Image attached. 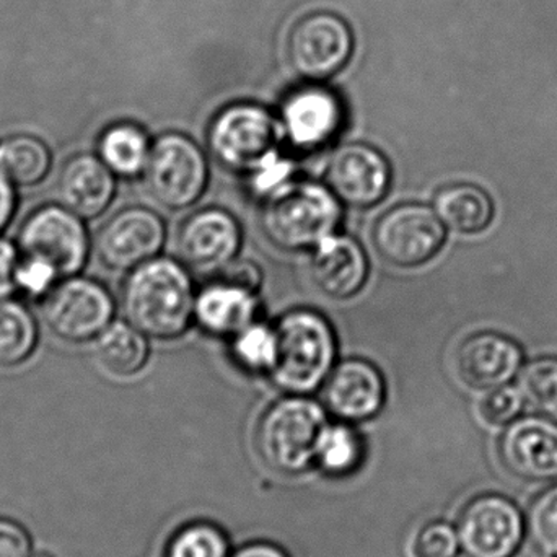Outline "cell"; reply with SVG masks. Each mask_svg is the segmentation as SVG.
Here are the masks:
<instances>
[{
  "instance_id": "30bf717a",
  "label": "cell",
  "mask_w": 557,
  "mask_h": 557,
  "mask_svg": "<svg viewBox=\"0 0 557 557\" xmlns=\"http://www.w3.org/2000/svg\"><path fill=\"white\" fill-rule=\"evenodd\" d=\"M354 52L349 23L333 12H313L294 26L288 39V61L300 77L327 81L339 74Z\"/></svg>"
},
{
  "instance_id": "4316f807",
  "label": "cell",
  "mask_w": 557,
  "mask_h": 557,
  "mask_svg": "<svg viewBox=\"0 0 557 557\" xmlns=\"http://www.w3.org/2000/svg\"><path fill=\"white\" fill-rule=\"evenodd\" d=\"M362 438L346 422L326 424L318 441L314 463L333 478L349 476L359 470L363 461Z\"/></svg>"
},
{
  "instance_id": "f1b7e54d",
  "label": "cell",
  "mask_w": 557,
  "mask_h": 557,
  "mask_svg": "<svg viewBox=\"0 0 557 557\" xmlns=\"http://www.w3.org/2000/svg\"><path fill=\"white\" fill-rule=\"evenodd\" d=\"M228 540L214 523L193 522L170 540L166 557H231Z\"/></svg>"
},
{
  "instance_id": "ffe728a7",
  "label": "cell",
  "mask_w": 557,
  "mask_h": 557,
  "mask_svg": "<svg viewBox=\"0 0 557 557\" xmlns=\"http://www.w3.org/2000/svg\"><path fill=\"white\" fill-rule=\"evenodd\" d=\"M59 201L82 219H95L110 208L116 195V175L98 156L78 153L62 165Z\"/></svg>"
},
{
  "instance_id": "603a6c76",
  "label": "cell",
  "mask_w": 557,
  "mask_h": 557,
  "mask_svg": "<svg viewBox=\"0 0 557 557\" xmlns=\"http://www.w3.org/2000/svg\"><path fill=\"white\" fill-rule=\"evenodd\" d=\"M152 144L143 127L117 123L108 127L98 140V157L116 176L136 178L146 172Z\"/></svg>"
},
{
  "instance_id": "9c48e42d",
  "label": "cell",
  "mask_w": 557,
  "mask_h": 557,
  "mask_svg": "<svg viewBox=\"0 0 557 557\" xmlns=\"http://www.w3.org/2000/svg\"><path fill=\"white\" fill-rule=\"evenodd\" d=\"M445 225L434 209L416 202L395 206L373 228V244L393 267L418 268L437 257L445 244Z\"/></svg>"
},
{
  "instance_id": "e0dca14e",
  "label": "cell",
  "mask_w": 557,
  "mask_h": 557,
  "mask_svg": "<svg viewBox=\"0 0 557 557\" xmlns=\"http://www.w3.org/2000/svg\"><path fill=\"white\" fill-rule=\"evenodd\" d=\"M386 386L380 370L369 360L347 359L334 367L324 385L327 411L343 422L375 418L385 403Z\"/></svg>"
},
{
  "instance_id": "d4e9b609",
  "label": "cell",
  "mask_w": 557,
  "mask_h": 557,
  "mask_svg": "<svg viewBox=\"0 0 557 557\" xmlns=\"http://www.w3.org/2000/svg\"><path fill=\"white\" fill-rule=\"evenodd\" d=\"M51 163V152L38 137L16 134L0 143V172L15 186L39 185Z\"/></svg>"
},
{
  "instance_id": "d6a6232c",
  "label": "cell",
  "mask_w": 557,
  "mask_h": 557,
  "mask_svg": "<svg viewBox=\"0 0 557 557\" xmlns=\"http://www.w3.org/2000/svg\"><path fill=\"white\" fill-rule=\"evenodd\" d=\"M525 395L512 385L491 389L481 403V414L493 425H507L516 421L525 408Z\"/></svg>"
},
{
  "instance_id": "7c38bea8",
  "label": "cell",
  "mask_w": 557,
  "mask_h": 557,
  "mask_svg": "<svg viewBox=\"0 0 557 557\" xmlns=\"http://www.w3.org/2000/svg\"><path fill=\"white\" fill-rule=\"evenodd\" d=\"M165 224L147 208H126L113 215L97 235V255L113 271H133L159 257L165 244Z\"/></svg>"
},
{
  "instance_id": "5bb4252c",
  "label": "cell",
  "mask_w": 557,
  "mask_h": 557,
  "mask_svg": "<svg viewBox=\"0 0 557 557\" xmlns=\"http://www.w3.org/2000/svg\"><path fill=\"white\" fill-rule=\"evenodd\" d=\"M327 186L343 205L373 208L388 195L392 166L388 159L369 144H347L331 157Z\"/></svg>"
},
{
  "instance_id": "f546056e",
  "label": "cell",
  "mask_w": 557,
  "mask_h": 557,
  "mask_svg": "<svg viewBox=\"0 0 557 557\" xmlns=\"http://www.w3.org/2000/svg\"><path fill=\"white\" fill-rule=\"evenodd\" d=\"M234 356L244 369L270 373L276 359L274 326L255 321L234 337Z\"/></svg>"
},
{
  "instance_id": "f35d334b",
  "label": "cell",
  "mask_w": 557,
  "mask_h": 557,
  "mask_svg": "<svg viewBox=\"0 0 557 557\" xmlns=\"http://www.w3.org/2000/svg\"><path fill=\"white\" fill-rule=\"evenodd\" d=\"M231 557H288L284 549L273 545V543H250L242 546Z\"/></svg>"
},
{
  "instance_id": "6da1fadb",
  "label": "cell",
  "mask_w": 557,
  "mask_h": 557,
  "mask_svg": "<svg viewBox=\"0 0 557 557\" xmlns=\"http://www.w3.org/2000/svg\"><path fill=\"white\" fill-rule=\"evenodd\" d=\"M127 321L146 336H182L196 313V294L186 267L172 258H153L134 268L124 282Z\"/></svg>"
},
{
  "instance_id": "7402d4cb",
  "label": "cell",
  "mask_w": 557,
  "mask_h": 557,
  "mask_svg": "<svg viewBox=\"0 0 557 557\" xmlns=\"http://www.w3.org/2000/svg\"><path fill=\"white\" fill-rule=\"evenodd\" d=\"M438 219L457 234H480L494 219L493 198L473 183L445 186L434 199Z\"/></svg>"
},
{
  "instance_id": "8fae6325",
  "label": "cell",
  "mask_w": 557,
  "mask_h": 557,
  "mask_svg": "<svg viewBox=\"0 0 557 557\" xmlns=\"http://www.w3.org/2000/svg\"><path fill=\"white\" fill-rule=\"evenodd\" d=\"M457 532L467 557H513L525 539L527 523L512 500L483 494L461 510Z\"/></svg>"
},
{
  "instance_id": "2e32d148",
  "label": "cell",
  "mask_w": 557,
  "mask_h": 557,
  "mask_svg": "<svg viewBox=\"0 0 557 557\" xmlns=\"http://www.w3.org/2000/svg\"><path fill=\"white\" fill-rule=\"evenodd\" d=\"M504 467L525 481L545 483L557 478V422L546 416H523L500 435Z\"/></svg>"
},
{
  "instance_id": "ab89813d",
  "label": "cell",
  "mask_w": 557,
  "mask_h": 557,
  "mask_svg": "<svg viewBox=\"0 0 557 557\" xmlns=\"http://www.w3.org/2000/svg\"><path fill=\"white\" fill-rule=\"evenodd\" d=\"M32 557H54V556H52L51 553L41 552V553H36V555H32Z\"/></svg>"
},
{
  "instance_id": "ba28073f",
  "label": "cell",
  "mask_w": 557,
  "mask_h": 557,
  "mask_svg": "<svg viewBox=\"0 0 557 557\" xmlns=\"http://www.w3.org/2000/svg\"><path fill=\"white\" fill-rule=\"evenodd\" d=\"M42 313L59 339L88 343L113 323L114 301L100 282L72 276L55 284L46 295Z\"/></svg>"
},
{
  "instance_id": "1f68e13d",
  "label": "cell",
  "mask_w": 557,
  "mask_h": 557,
  "mask_svg": "<svg viewBox=\"0 0 557 557\" xmlns=\"http://www.w3.org/2000/svg\"><path fill=\"white\" fill-rule=\"evenodd\" d=\"M461 552L458 532L447 522H429L412 540V557H458Z\"/></svg>"
},
{
  "instance_id": "4fadbf2b",
  "label": "cell",
  "mask_w": 557,
  "mask_h": 557,
  "mask_svg": "<svg viewBox=\"0 0 557 557\" xmlns=\"http://www.w3.org/2000/svg\"><path fill=\"white\" fill-rule=\"evenodd\" d=\"M176 247L186 268L201 274H221L240 251V224L224 209H202L186 219Z\"/></svg>"
},
{
  "instance_id": "74e56055",
  "label": "cell",
  "mask_w": 557,
  "mask_h": 557,
  "mask_svg": "<svg viewBox=\"0 0 557 557\" xmlns=\"http://www.w3.org/2000/svg\"><path fill=\"white\" fill-rule=\"evenodd\" d=\"M13 183L0 172V234L10 224L16 209V195Z\"/></svg>"
},
{
  "instance_id": "44dd1931",
  "label": "cell",
  "mask_w": 557,
  "mask_h": 557,
  "mask_svg": "<svg viewBox=\"0 0 557 557\" xmlns=\"http://www.w3.org/2000/svg\"><path fill=\"white\" fill-rule=\"evenodd\" d=\"M257 292L227 278L219 277L196 297L195 318L215 336H237L257 321Z\"/></svg>"
},
{
  "instance_id": "8992f818",
  "label": "cell",
  "mask_w": 557,
  "mask_h": 557,
  "mask_svg": "<svg viewBox=\"0 0 557 557\" xmlns=\"http://www.w3.org/2000/svg\"><path fill=\"white\" fill-rule=\"evenodd\" d=\"M18 251L23 260L46 264L59 278H67L84 270L90 240L82 218L62 205H49L23 222Z\"/></svg>"
},
{
  "instance_id": "52a82bcc",
  "label": "cell",
  "mask_w": 557,
  "mask_h": 557,
  "mask_svg": "<svg viewBox=\"0 0 557 557\" xmlns=\"http://www.w3.org/2000/svg\"><path fill=\"white\" fill-rule=\"evenodd\" d=\"M147 188L169 209H186L205 195L208 160L201 147L185 134L166 133L152 144L146 172Z\"/></svg>"
},
{
  "instance_id": "9a60e30c",
  "label": "cell",
  "mask_w": 557,
  "mask_h": 557,
  "mask_svg": "<svg viewBox=\"0 0 557 557\" xmlns=\"http://www.w3.org/2000/svg\"><path fill=\"white\" fill-rule=\"evenodd\" d=\"M278 123L292 146L318 150L333 143L343 127V103L330 88L310 84L285 98Z\"/></svg>"
},
{
  "instance_id": "7a4b0ae2",
  "label": "cell",
  "mask_w": 557,
  "mask_h": 557,
  "mask_svg": "<svg viewBox=\"0 0 557 557\" xmlns=\"http://www.w3.org/2000/svg\"><path fill=\"white\" fill-rule=\"evenodd\" d=\"M276 359L270 370L274 385L288 395H310L334 369L336 336L330 321L314 310L287 311L274 326Z\"/></svg>"
},
{
  "instance_id": "5b68a950",
  "label": "cell",
  "mask_w": 557,
  "mask_h": 557,
  "mask_svg": "<svg viewBox=\"0 0 557 557\" xmlns=\"http://www.w3.org/2000/svg\"><path fill=\"white\" fill-rule=\"evenodd\" d=\"M281 133L277 117L263 104L234 103L215 114L208 146L224 169L251 176L278 156Z\"/></svg>"
},
{
  "instance_id": "ac0fdd59",
  "label": "cell",
  "mask_w": 557,
  "mask_h": 557,
  "mask_svg": "<svg viewBox=\"0 0 557 557\" xmlns=\"http://www.w3.org/2000/svg\"><path fill=\"white\" fill-rule=\"evenodd\" d=\"M520 344L496 331H481L467 337L457 350V372L467 385L494 389L509 385L523 367Z\"/></svg>"
},
{
  "instance_id": "484cf974",
  "label": "cell",
  "mask_w": 557,
  "mask_h": 557,
  "mask_svg": "<svg viewBox=\"0 0 557 557\" xmlns=\"http://www.w3.org/2000/svg\"><path fill=\"white\" fill-rule=\"evenodd\" d=\"M38 326L28 308L20 301L0 298V366L15 367L35 352Z\"/></svg>"
},
{
  "instance_id": "836d02e7",
  "label": "cell",
  "mask_w": 557,
  "mask_h": 557,
  "mask_svg": "<svg viewBox=\"0 0 557 557\" xmlns=\"http://www.w3.org/2000/svg\"><path fill=\"white\" fill-rule=\"evenodd\" d=\"M59 281L58 274L36 261L23 260L20 257L18 271H16V290L25 292L28 297H46Z\"/></svg>"
},
{
  "instance_id": "cb8c5ba5",
  "label": "cell",
  "mask_w": 557,
  "mask_h": 557,
  "mask_svg": "<svg viewBox=\"0 0 557 557\" xmlns=\"http://www.w3.org/2000/svg\"><path fill=\"white\" fill-rule=\"evenodd\" d=\"M95 341L98 360L113 375H136L149 359L146 334L129 321H113Z\"/></svg>"
},
{
  "instance_id": "3957f363",
  "label": "cell",
  "mask_w": 557,
  "mask_h": 557,
  "mask_svg": "<svg viewBox=\"0 0 557 557\" xmlns=\"http://www.w3.org/2000/svg\"><path fill=\"white\" fill-rule=\"evenodd\" d=\"M343 208L330 186L288 182L268 196L261 212L264 234L287 251L313 250L336 232Z\"/></svg>"
},
{
  "instance_id": "e575fe53",
  "label": "cell",
  "mask_w": 557,
  "mask_h": 557,
  "mask_svg": "<svg viewBox=\"0 0 557 557\" xmlns=\"http://www.w3.org/2000/svg\"><path fill=\"white\" fill-rule=\"evenodd\" d=\"M0 557H32V540L20 523L0 519Z\"/></svg>"
},
{
  "instance_id": "83f0119b",
  "label": "cell",
  "mask_w": 557,
  "mask_h": 557,
  "mask_svg": "<svg viewBox=\"0 0 557 557\" xmlns=\"http://www.w3.org/2000/svg\"><path fill=\"white\" fill-rule=\"evenodd\" d=\"M519 386L536 411L557 422V357H540L522 367Z\"/></svg>"
},
{
  "instance_id": "d6986e66",
  "label": "cell",
  "mask_w": 557,
  "mask_h": 557,
  "mask_svg": "<svg viewBox=\"0 0 557 557\" xmlns=\"http://www.w3.org/2000/svg\"><path fill=\"white\" fill-rule=\"evenodd\" d=\"M310 274L324 295L337 300L354 297L369 277V260L359 242L349 235L324 238L313 248Z\"/></svg>"
},
{
  "instance_id": "277c9868",
  "label": "cell",
  "mask_w": 557,
  "mask_h": 557,
  "mask_svg": "<svg viewBox=\"0 0 557 557\" xmlns=\"http://www.w3.org/2000/svg\"><path fill=\"white\" fill-rule=\"evenodd\" d=\"M326 424V411L320 403L304 395L287 396L261 418L258 451L276 473H301L314 463L318 441Z\"/></svg>"
},
{
  "instance_id": "4dcf8cb0",
  "label": "cell",
  "mask_w": 557,
  "mask_h": 557,
  "mask_svg": "<svg viewBox=\"0 0 557 557\" xmlns=\"http://www.w3.org/2000/svg\"><path fill=\"white\" fill-rule=\"evenodd\" d=\"M525 523L536 552L557 557V486L548 487L533 500Z\"/></svg>"
},
{
  "instance_id": "8d00e7d4",
  "label": "cell",
  "mask_w": 557,
  "mask_h": 557,
  "mask_svg": "<svg viewBox=\"0 0 557 557\" xmlns=\"http://www.w3.org/2000/svg\"><path fill=\"white\" fill-rule=\"evenodd\" d=\"M219 277L227 278V281L234 282V284L244 285V287L255 292H258L261 281H263V274H261L258 264L248 260L232 261Z\"/></svg>"
},
{
  "instance_id": "d590c367",
  "label": "cell",
  "mask_w": 557,
  "mask_h": 557,
  "mask_svg": "<svg viewBox=\"0 0 557 557\" xmlns=\"http://www.w3.org/2000/svg\"><path fill=\"white\" fill-rule=\"evenodd\" d=\"M18 264V247L5 238H0V298L10 297L16 290Z\"/></svg>"
}]
</instances>
